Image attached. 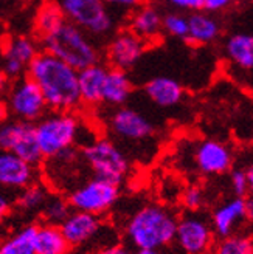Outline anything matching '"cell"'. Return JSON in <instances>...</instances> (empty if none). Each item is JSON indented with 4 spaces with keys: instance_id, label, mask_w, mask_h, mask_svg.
Returning <instances> with one entry per match:
<instances>
[{
    "instance_id": "1",
    "label": "cell",
    "mask_w": 253,
    "mask_h": 254,
    "mask_svg": "<svg viewBox=\"0 0 253 254\" xmlns=\"http://www.w3.org/2000/svg\"><path fill=\"white\" fill-rule=\"evenodd\" d=\"M27 76L39 87L48 110L77 112L81 107L78 70L41 50L31 61Z\"/></svg>"
},
{
    "instance_id": "2",
    "label": "cell",
    "mask_w": 253,
    "mask_h": 254,
    "mask_svg": "<svg viewBox=\"0 0 253 254\" xmlns=\"http://www.w3.org/2000/svg\"><path fill=\"white\" fill-rule=\"evenodd\" d=\"M177 215L172 209L149 203L137 209L124 226L129 245L137 250H160L174 242Z\"/></svg>"
},
{
    "instance_id": "3",
    "label": "cell",
    "mask_w": 253,
    "mask_h": 254,
    "mask_svg": "<svg viewBox=\"0 0 253 254\" xmlns=\"http://www.w3.org/2000/svg\"><path fill=\"white\" fill-rule=\"evenodd\" d=\"M39 45L44 52L53 55L78 71L99 62L101 58L92 36L67 20L55 31L41 37Z\"/></svg>"
},
{
    "instance_id": "4",
    "label": "cell",
    "mask_w": 253,
    "mask_h": 254,
    "mask_svg": "<svg viewBox=\"0 0 253 254\" xmlns=\"http://www.w3.org/2000/svg\"><path fill=\"white\" fill-rule=\"evenodd\" d=\"M81 133V121L75 112L50 113L34 123V135L44 160L53 158L75 146Z\"/></svg>"
},
{
    "instance_id": "5",
    "label": "cell",
    "mask_w": 253,
    "mask_h": 254,
    "mask_svg": "<svg viewBox=\"0 0 253 254\" xmlns=\"http://www.w3.org/2000/svg\"><path fill=\"white\" fill-rule=\"evenodd\" d=\"M81 158L92 171L93 177L115 185H121L131 171L129 158L109 138H95L88 141L81 150Z\"/></svg>"
},
{
    "instance_id": "6",
    "label": "cell",
    "mask_w": 253,
    "mask_h": 254,
    "mask_svg": "<svg viewBox=\"0 0 253 254\" xmlns=\"http://www.w3.org/2000/svg\"><path fill=\"white\" fill-rule=\"evenodd\" d=\"M66 20L92 37H104L115 30V17L103 0H56Z\"/></svg>"
},
{
    "instance_id": "7",
    "label": "cell",
    "mask_w": 253,
    "mask_h": 254,
    "mask_svg": "<svg viewBox=\"0 0 253 254\" xmlns=\"http://www.w3.org/2000/svg\"><path fill=\"white\" fill-rule=\"evenodd\" d=\"M120 198V185L107 182L99 177H92L70 190L67 197L72 209L93 215L107 214Z\"/></svg>"
},
{
    "instance_id": "8",
    "label": "cell",
    "mask_w": 253,
    "mask_h": 254,
    "mask_svg": "<svg viewBox=\"0 0 253 254\" xmlns=\"http://www.w3.org/2000/svg\"><path fill=\"white\" fill-rule=\"evenodd\" d=\"M6 112L9 115L25 123L34 124L41 120L48 107L45 99L37 87L27 74L20 76L17 79H12L6 90Z\"/></svg>"
},
{
    "instance_id": "9",
    "label": "cell",
    "mask_w": 253,
    "mask_h": 254,
    "mask_svg": "<svg viewBox=\"0 0 253 254\" xmlns=\"http://www.w3.org/2000/svg\"><path fill=\"white\" fill-rule=\"evenodd\" d=\"M0 150H8L33 166L44 161L34 135V124L19 120L0 121Z\"/></svg>"
},
{
    "instance_id": "10",
    "label": "cell",
    "mask_w": 253,
    "mask_h": 254,
    "mask_svg": "<svg viewBox=\"0 0 253 254\" xmlns=\"http://www.w3.org/2000/svg\"><path fill=\"white\" fill-rule=\"evenodd\" d=\"M174 240L185 254H208L214 244V233L204 215L188 211L177 219Z\"/></svg>"
},
{
    "instance_id": "11",
    "label": "cell",
    "mask_w": 253,
    "mask_h": 254,
    "mask_svg": "<svg viewBox=\"0 0 253 254\" xmlns=\"http://www.w3.org/2000/svg\"><path fill=\"white\" fill-rule=\"evenodd\" d=\"M191 160L194 164V169L205 177H214V175H224L227 174L235 161V155L232 147L219 141V139H200L193 147Z\"/></svg>"
},
{
    "instance_id": "12",
    "label": "cell",
    "mask_w": 253,
    "mask_h": 254,
    "mask_svg": "<svg viewBox=\"0 0 253 254\" xmlns=\"http://www.w3.org/2000/svg\"><path fill=\"white\" fill-rule=\"evenodd\" d=\"M109 130L121 141L142 143L154 136L156 127L140 110L120 106L109 117Z\"/></svg>"
},
{
    "instance_id": "13",
    "label": "cell",
    "mask_w": 253,
    "mask_h": 254,
    "mask_svg": "<svg viewBox=\"0 0 253 254\" xmlns=\"http://www.w3.org/2000/svg\"><path fill=\"white\" fill-rule=\"evenodd\" d=\"M39 44L36 39L25 34H14L5 39L2 45V58H3V74L8 78L17 79L27 74L28 65L39 53Z\"/></svg>"
},
{
    "instance_id": "14",
    "label": "cell",
    "mask_w": 253,
    "mask_h": 254,
    "mask_svg": "<svg viewBox=\"0 0 253 254\" xmlns=\"http://www.w3.org/2000/svg\"><path fill=\"white\" fill-rule=\"evenodd\" d=\"M249 217H252V200L235 195L222 201L213 211L210 225L214 236L224 239L236 234L239 228L249 220Z\"/></svg>"
},
{
    "instance_id": "15",
    "label": "cell",
    "mask_w": 253,
    "mask_h": 254,
    "mask_svg": "<svg viewBox=\"0 0 253 254\" xmlns=\"http://www.w3.org/2000/svg\"><path fill=\"white\" fill-rule=\"evenodd\" d=\"M146 48L148 44L143 42L140 37L129 30H123L112 36L104 55L109 67L128 71L143 58Z\"/></svg>"
},
{
    "instance_id": "16",
    "label": "cell",
    "mask_w": 253,
    "mask_h": 254,
    "mask_svg": "<svg viewBox=\"0 0 253 254\" xmlns=\"http://www.w3.org/2000/svg\"><path fill=\"white\" fill-rule=\"evenodd\" d=\"M37 182V166L27 163L8 150H0V189L19 192Z\"/></svg>"
},
{
    "instance_id": "17",
    "label": "cell",
    "mask_w": 253,
    "mask_h": 254,
    "mask_svg": "<svg viewBox=\"0 0 253 254\" xmlns=\"http://www.w3.org/2000/svg\"><path fill=\"white\" fill-rule=\"evenodd\" d=\"M59 228L69 245L75 248L92 242L101 233L103 222H101V217H98V215L72 209L67 217L59 223Z\"/></svg>"
},
{
    "instance_id": "18",
    "label": "cell",
    "mask_w": 253,
    "mask_h": 254,
    "mask_svg": "<svg viewBox=\"0 0 253 254\" xmlns=\"http://www.w3.org/2000/svg\"><path fill=\"white\" fill-rule=\"evenodd\" d=\"M109 65L95 62L78 71V88L81 106L96 107L103 104V88Z\"/></svg>"
},
{
    "instance_id": "19",
    "label": "cell",
    "mask_w": 253,
    "mask_h": 254,
    "mask_svg": "<svg viewBox=\"0 0 253 254\" xmlns=\"http://www.w3.org/2000/svg\"><path fill=\"white\" fill-rule=\"evenodd\" d=\"M162 19V11L154 3L145 2L132 9V14L129 17V31H132L146 44L154 42L163 33Z\"/></svg>"
},
{
    "instance_id": "20",
    "label": "cell",
    "mask_w": 253,
    "mask_h": 254,
    "mask_svg": "<svg viewBox=\"0 0 253 254\" xmlns=\"http://www.w3.org/2000/svg\"><path fill=\"white\" fill-rule=\"evenodd\" d=\"M143 92L151 103L162 109L175 107L182 103L185 95L182 84L168 76H156V78L149 79L143 87Z\"/></svg>"
},
{
    "instance_id": "21",
    "label": "cell",
    "mask_w": 253,
    "mask_h": 254,
    "mask_svg": "<svg viewBox=\"0 0 253 254\" xmlns=\"http://www.w3.org/2000/svg\"><path fill=\"white\" fill-rule=\"evenodd\" d=\"M221 34V23L218 19L205 11H194L188 16V34L186 39L193 45L213 44Z\"/></svg>"
},
{
    "instance_id": "22",
    "label": "cell",
    "mask_w": 253,
    "mask_h": 254,
    "mask_svg": "<svg viewBox=\"0 0 253 254\" xmlns=\"http://www.w3.org/2000/svg\"><path fill=\"white\" fill-rule=\"evenodd\" d=\"M134 92V84L128 71L109 67L103 88V104L110 107L124 106Z\"/></svg>"
},
{
    "instance_id": "23",
    "label": "cell",
    "mask_w": 253,
    "mask_h": 254,
    "mask_svg": "<svg viewBox=\"0 0 253 254\" xmlns=\"http://www.w3.org/2000/svg\"><path fill=\"white\" fill-rule=\"evenodd\" d=\"M72 247L62 234L59 225L41 223L34 231V254H70Z\"/></svg>"
},
{
    "instance_id": "24",
    "label": "cell",
    "mask_w": 253,
    "mask_h": 254,
    "mask_svg": "<svg viewBox=\"0 0 253 254\" xmlns=\"http://www.w3.org/2000/svg\"><path fill=\"white\" fill-rule=\"evenodd\" d=\"M225 56L233 65L246 73L253 68V37L249 33H235L227 37Z\"/></svg>"
},
{
    "instance_id": "25",
    "label": "cell",
    "mask_w": 253,
    "mask_h": 254,
    "mask_svg": "<svg viewBox=\"0 0 253 254\" xmlns=\"http://www.w3.org/2000/svg\"><path fill=\"white\" fill-rule=\"evenodd\" d=\"M64 22L66 17L62 14V9L56 0H42L39 3V8L36 11L34 22H33L37 39H41V37L55 31Z\"/></svg>"
},
{
    "instance_id": "26",
    "label": "cell",
    "mask_w": 253,
    "mask_h": 254,
    "mask_svg": "<svg viewBox=\"0 0 253 254\" xmlns=\"http://www.w3.org/2000/svg\"><path fill=\"white\" fill-rule=\"evenodd\" d=\"M36 225H25L0 240V254H34Z\"/></svg>"
},
{
    "instance_id": "27",
    "label": "cell",
    "mask_w": 253,
    "mask_h": 254,
    "mask_svg": "<svg viewBox=\"0 0 253 254\" xmlns=\"http://www.w3.org/2000/svg\"><path fill=\"white\" fill-rule=\"evenodd\" d=\"M52 194L48 190V188L39 182H34L30 186L23 188L22 190L17 192L16 197V206L27 214H34V212H41L42 206L45 205V201L48 195Z\"/></svg>"
},
{
    "instance_id": "28",
    "label": "cell",
    "mask_w": 253,
    "mask_h": 254,
    "mask_svg": "<svg viewBox=\"0 0 253 254\" xmlns=\"http://www.w3.org/2000/svg\"><path fill=\"white\" fill-rule=\"evenodd\" d=\"M70 211H72V206L67 198H64L61 194H50L45 205L41 209V214L45 223L59 225L67 217Z\"/></svg>"
},
{
    "instance_id": "29",
    "label": "cell",
    "mask_w": 253,
    "mask_h": 254,
    "mask_svg": "<svg viewBox=\"0 0 253 254\" xmlns=\"http://www.w3.org/2000/svg\"><path fill=\"white\" fill-rule=\"evenodd\" d=\"M211 254H253L252 239L244 234H233L221 239L210 251Z\"/></svg>"
},
{
    "instance_id": "30",
    "label": "cell",
    "mask_w": 253,
    "mask_h": 254,
    "mask_svg": "<svg viewBox=\"0 0 253 254\" xmlns=\"http://www.w3.org/2000/svg\"><path fill=\"white\" fill-rule=\"evenodd\" d=\"M162 28L175 39H186L188 34V16L180 11H171L162 19Z\"/></svg>"
},
{
    "instance_id": "31",
    "label": "cell",
    "mask_w": 253,
    "mask_h": 254,
    "mask_svg": "<svg viewBox=\"0 0 253 254\" xmlns=\"http://www.w3.org/2000/svg\"><path fill=\"white\" fill-rule=\"evenodd\" d=\"M230 186L236 197H247L253 186V169L249 168H236L230 174Z\"/></svg>"
},
{
    "instance_id": "32",
    "label": "cell",
    "mask_w": 253,
    "mask_h": 254,
    "mask_svg": "<svg viewBox=\"0 0 253 254\" xmlns=\"http://www.w3.org/2000/svg\"><path fill=\"white\" fill-rule=\"evenodd\" d=\"M182 205L186 211H199L205 203V192L200 186H188L182 195Z\"/></svg>"
},
{
    "instance_id": "33",
    "label": "cell",
    "mask_w": 253,
    "mask_h": 254,
    "mask_svg": "<svg viewBox=\"0 0 253 254\" xmlns=\"http://www.w3.org/2000/svg\"><path fill=\"white\" fill-rule=\"evenodd\" d=\"M165 2L180 12H194L202 9V0H165Z\"/></svg>"
},
{
    "instance_id": "34",
    "label": "cell",
    "mask_w": 253,
    "mask_h": 254,
    "mask_svg": "<svg viewBox=\"0 0 253 254\" xmlns=\"http://www.w3.org/2000/svg\"><path fill=\"white\" fill-rule=\"evenodd\" d=\"M103 2L110 9H118V11H132L142 3L148 2V0H103Z\"/></svg>"
},
{
    "instance_id": "35",
    "label": "cell",
    "mask_w": 253,
    "mask_h": 254,
    "mask_svg": "<svg viewBox=\"0 0 253 254\" xmlns=\"http://www.w3.org/2000/svg\"><path fill=\"white\" fill-rule=\"evenodd\" d=\"M232 3V0H202V11L214 14V12H221L227 9Z\"/></svg>"
},
{
    "instance_id": "36",
    "label": "cell",
    "mask_w": 253,
    "mask_h": 254,
    "mask_svg": "<svg viewBox=\"0 0 253 254\" xmlns=\"http://www.w3.org/2000/svg\"><path fill=\"white\" fill-rule=\"evenodd\" d=\"M12 208V201L8 195L6 190L0 189V225L3 223V220L8 217V214Z\"/></svg>"
},
{
    "instance_id": "37",
    "label": "cell",
    "mask_w": 253,
    "mask_h": 254,
    "mask_svg": "<svg viewBox=\"0 0 253 254\" xmlns=\"http://www.w3.org/2000/svg\"><path fill=\"white\" fill-rule=\"evenodd\" d=\"M93 254H132V251H131V248L124 247V245L113 244V245H107V247L98 248Z\"/></svg>"
},
{
    "instance_id": "38",
    "label": "cell",
    "mask_w": 253,
    "mask_h": 254,
    "mask_svg": "<svg viewBox=\"0 0 253 254\" xmlns=\"http://www.w3.org/2000/svg\"><path fill=\"white\" fill-rule=\"evenodd\" d=\"M132 254H160L157 250H137Z\"/></svg>"
},
{
    "instance_id": "39",
    "label": "cell",
    "mask_w": 253,
    "mask_h": 254,
    "mask_svg": "<svg viewBox=\"0 0 253 254\" xmlns=\"http://www.w3.org/2000/svg\"><path fill=\"white\" fill-rule=\"evenodd\" d=\"M232 2L235 3V2H243V0H232Z\"/></svg>"
},
{
    "instance_id": "40",
    "label": "cell",
    "mask_w": 253,
    "mask_h": 254,
    "mask_svg": "<svg viewBox=\"0 0 253 254\" xmlns=\"http://www.w3.org/2000/svg\"><path fill=\"white\" fill-rule=\"evenodd\" d=\"M39 2H42V0H39Z\"/></svg>"
}]
</instances>
